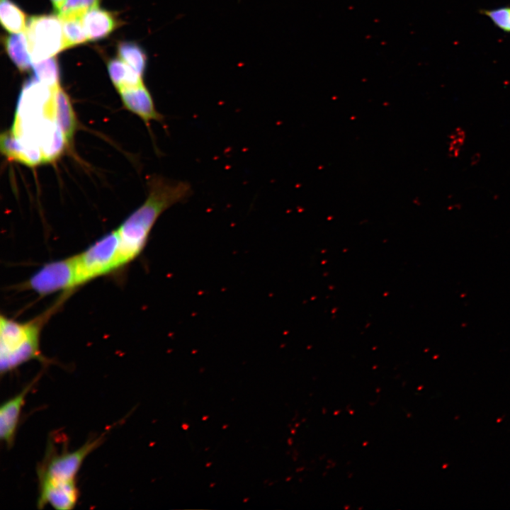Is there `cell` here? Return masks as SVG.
I'll use <instances>...</instances> for the list:
<instances>
[{
  "mask_svg": "<svg viewBox=\"0 0 510 510\" xmlns=\"http://www.w3.org/2000/svg\"><path fill=\"white\" fill-rule=\"evenodd\" d=\"M148 186L146 200L117 229L122 267L141 254L159 217L172 205L186 201L192 194L188 182L171 181L159 176H153Z\"/></svg>",
  "mask_w": 510,
  "mask_h": 510,
  "instance_id": "6da1fadb",
  "label": "cell"
},
{
  "mask_svg": "<svg viewBox=\"0 0 510 510\" xmlns=\"http://www.w3.org/2000/svg\"><path fill=\"white\" fill-rule=\"evenodd\" d=\"M104 436L91 438L72 452L56 453L51 446L38 469L39 497L37 505H52L59 510L72 509L79 499L76 477L85 458L103 441Z\"/></svg>",
  "mask_w": 510,
  "mask_h": 510,
  "instance_id": "7a4b0ae2",
  "label": "cell"
},
{
  "mask_svg": "<svg viewBox=\"0 0 510 510\" xmlns=\"http://www.w3.org/2000/svg\"><path fill=\"white\" fill-rule=\"evenodd\" d=\"M64 298L52 307L26 322H19L3 314L0 317V370L3 375L31 361H45L40 350V332L45 323Z\"/></svg>",
  "mask_w": 510,
  "mask_h": 510,
  "instance_id": "3957f363",
  "label": "cell"
},
{
  "mask_svg": "<svg viewBox=\"0 0 510 510\" xmlns=\"http://www.w3.org/2000/svg\"><path fill=\"white\" fill-rule=\"evenodd\" d=\"M75 259L79 286L122 268L117 230L98 239Z\"/></svg>",
  "mask_w": 510,
  "mask_h": 510,
  "instance_id": "277c9868",
  "label": "cell"
},
{
  "mask_svg": "<svg viewBox=\"0 0 510 510\" xmlns=\"http://www.w3.org/2000/svg\"><path fill=\"white\" fill-rule=\"evenodd\" d=\"M26 33L32 63L55 56L65 49L62 24L59 17L33 16L27 22Z\"/></svg>",
  "mask_w": 510,
  "mask_h": 510,
  "instance_id": "5b68a950",
  "label": "cell"
},
{
  "mask_svg": "<svg viewBox=\"0 0 510 510\" xmlns=\"http://www.w3.org/2000/svg\"><path fill=\"white\" fill-rule=\"evenodd\" d=\"M24 286L42 296L60 291L69 293L79 286L75 256L44 264Z\"/></svg>",
  "mask_w": 510,
  "mask_h": 510,
  "instance_id": "8992f818",
  "label": "cell"
},
{
  "mask_svg": "<svg viewBox=\"0 0 510 510\" xmlns=\"http://www.w3.org/2000/svg\"><path fill=\"white\" fill-rule=\"evenodd\" d=\"M35 140L40 148L44 162H52L62 152L67 141L55 119L47 115L35 128Z\"/></svg>",
  "mask_w": 510,
  "mask_h": 510,
  "instance_id": "52a82bcc",
  "label": "cell"
},
{
  "mask_svg": "<svg viewBox=\"0 0 510 510\" xmlns=\"http://www.w3.org/2000/svg\"><path fill=\"white\" fill-rule=\"evenodd\" d=\"M38 377L25 386L20 392L2 404L0 409V438L6 446H12L17 426L26 395L36 383Z\"/></svg>",
  "mask_w": 510,
  "mask_h": 510,
  "instance_id": "ba28073f",
  "label": "cell"
},
{
  "mask_svg": "<svg viewBox=\"0 0 510 510\" xmlns=\"http://www.w3.org/2000/svg\"><path fill=\"white\" fill-rule=\"evenodd\" d=\"M126 108L140 116L146 123L151 120L162 122L164 117L155 108L152 97L144 85L118 90Z\"/></svg>",
  "mask_w": 510,
  "mask_h": 510,
  "instance_id": "9c48e42d",
  "label": "cell"
},
{
  "mask_svg": "<svg viewBox=\"0 0 510 510\" xmlns=\"http://www.w3.org/2000/svg\"><path fill=\"white\" fill-rule=\"evenodd\" d=\"M0 145L6 157L26 165L35 166L44 162L39 146L21 139L11 130L1 135Z\"/></svg>",
  "mask_w": 510,
  "mask_h": 510,
  "instance_id": "30bf717a",
  "label": "cell"
},
{
  "mask_svg": "<svg viewBox=\"0 0 510 510\" xmlns=\"http://www.w3.org/2000/svg\"><path fill=\"white\" fill-rule=\"evenodd\" d=\"M50 110L67 142H70L76 128V118L70 99L60 85L52 89Z\"/></svg>",
  "mask_w": 510,
  "mask_h": 510,
  "instance_id": "8fae6325",
  "label": "cell"
},
{
  "mask_svg": "<svg viewBox=\"0 0 510 510\" xmlns=\"http://www.w3.org/2000/svg\"><path fill=\"white\" fill-rule=\"evenodd\" d=\"M83 23L89 40L107 37L118 25L113 13L98 7L89 10L84 15Z\"/></svg>",
  "mask_w": 510,
  "mask_h": 510,
  "instance_id": "7c38bea8",
  "label": "cell"
},
{
  "mask_svg": "<svg viewBox=\"0 0 510 510\" xmlns=\"http://www.w3.org/2000/svg\"><path fill=\"white\" fill-rule=\"evenodd\" d=\"M4 41L6 51L17 68L28 71L32 67V60L26 32L6 36Z\"/></svg>",
  "mask_w": 510,
  "mask_h": 510,
  "instance_id": "4fadbf2b",
  "label": "cell"
},
{
  "mask_svg": "<svg viewBox=\"0 0 510 510\" xmlns=\"http://www.w3.org/2000/svg\"><path fill=\"white\" fill-rule=\"evenodd\" d=\"M108 71L118 90L143 84L142 76L120 60H110L108 63Z\"/></svg>",
  "mask_w": 510,
  "mask_h": 510,
  "instance_id": "5bb4252c",
  "label": "cell"
},
{
  "mask_svg": "<svg viewBox=\"0 0 510 510\" xmlns=\"http://www.w3.org/2000/svg\"><path fill=\"white\" fill-rule=\"evenodd\" d=\"M0 20L4 28L13 33L26 29V16L11 0H0Z\"/></svg>",
  "mask_w": 510,
  "mask_h": 510,
  "instance_id": "9a60e30c",
  "label": "cell"
},
{
  "mask_svg": "<svg viewBox=\"0 0 510 510\" xmlns=\"http://www.w3.org/2000/svg\"><path fill=\"white\" fill-rule=\"evenodd\" d=\"M32 67L38 81L52 89L59 86L60 69L55 56L34 62Z\"/></svg>",
  "mask_w": 510,
  "mask_h": 510,
  "instance_id": "2e32d148",
  "label": "cell"
},
{
  "mask_svg": "<svg viewBox=\"0 0 510 510\" xmlns=\"http://www.w3.org/2000/svg\"><path fill=\"white\" fill-rule=\"evenodd\" d=\"M120 58L140 75H143L147 64V55L142 48L132 42H121L118 46Z\"/></svg>",
  "mask_w": 510,
  "mask_h": 510,
  "instance_id": "e0dca14e",
  "label": "cell"
},
{
  "mask_svg": "<svg viewBox=\"0 0 510 510\" xmlns=\"http://www.w3.org/2000/svg\"><path fill=\"white\" fill-rule=\"evenodd\" d=\"M60 19L62 24L65 48L82 44L89 40L83 23V16H70Z\"/></svg>",
  "mask_w": 510,
  "mask_h": 510,
  "instance_id": "ac0fdd59",
  "label": "cell"
},
{
  "mask_svg": "<svg viewBox=\"0 0 510 510\" xmlns=\"http://www.w3.org/2000/svg\"><path fill=\"white\" fill-rule=\"evenodd\" d=\"M101 0H66L58 17L84 16L90 9L98 7Z\"/></svg>",
  "mask_w": 510,
  "mask_h": 510,
  "instance_id": "d6986e66",
  "label": "cell"
},
{
  "mask_svg": "<svg viewBox=\"0 0 510 510\" xmlns=\"http://www.w3.org/2000/svg\"><path fill=\"white\" fill-rule=\"evenodd\" d=\"M480 13L488 17L498 28L504 33H510V6L493 9H481Z\"/></svg>",
  "mask_w": 510,
  "mask_h": 510,
  "instance_id": "ffe728a7",
  "label": "cell"
},
{
  "mask_svg": "<svg viewBox=\"0 0 510 510\" xmlns=\"http://www.w3.org/2000/svg\"><path fill=\"white\" fill-rule=\"evenodd\" d=\"M55 9L57 13L61 10L65 4L66 0H51Z\"/></svg>",
  "mask_w": 510,
  "mask_h": 510,
  "instance_id": "44dd1931",
  "label": "cell"
}]
</instances>
